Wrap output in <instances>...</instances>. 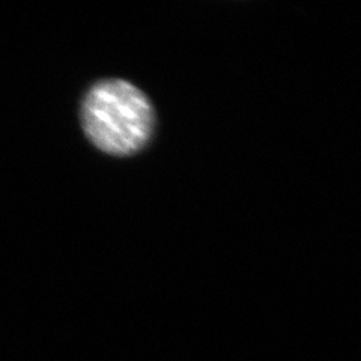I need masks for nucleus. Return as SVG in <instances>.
<instances>
[{"instance_id":"obj_1","label":"nucleus","mask_w":361,"mask_h":361,"mask_svg":"<svg viewBox=\"0 0 361 361\" xmlns=\"http://www.w3.org/2000/svg\"><path fill=\"white\" fill-rule=\"evenodd\" d=\"M82 126L98 149L126 157L140 151L149 142L155 113L140 89L111 78L87 90L82 104Z\"/></svg>"}]
</instances>
